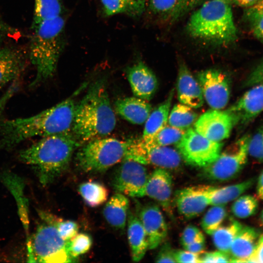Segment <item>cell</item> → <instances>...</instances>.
<instances>
[{
	"label": "cell",
	"instance_id": "6da1fadb",
	"mask_svg": "<svg viewBox=\"0 0 263 263\" xmlns=\"http://www.w3.org/2000/svg\"><path fill=\"white\" fill-rule=\"evenodd\" d=\"M73 95L30 116L0 121V150L11 149L34 137L70 132L75 104Z\"/></svg>",
	"mask_w": 263,
	"mask_h": 263
},
{
	"label": "cell",
	"instance_id": "7a4b0ae2",
	"mask_svg": "<svg viewBox=\"0 0 263 263\" xmlns=\"http://www.w3.org/2000/svg\"><path fill=\"white\" fill-rule=\"evenodd\" d=\"M116 123L105 80L98 79L75 104L71 132L81 146L107 136L113 131Z\"/></svg>",
	"mask_w": 263,
	"mask_h": 263
},
{
	"label": "cell",
	"instance_id": "3957f363",
	"mask_svg": "<svg viewBox=\"0 0 263 263\" xmlns=\"http://www.w3.org/2000/svg\"><path fill=\"white\" fill-rule=\"evenodd\" d=\"M81 145L71 131L42 137L21 150L19 158L35 170L39 182H53L68 167L75 150Z\"/></svg>",
	"mask_w": 263,
	"mask_h": 263
},
{
	"label": "cell",
	"instance_id": "277c9868",
	"mask_svg": "<svg viewBox=\"0 0 263 263\" xmlns=\"http://www.w3.org/2000/svg\"><path fill=\"white\" fill-rule=\"evenodd\" d=\"M29 57L36 70L31 88L53 77L65 45V20L62 16L32 25Z\"/></svg>",
	"mask_w": 263,
	"mask_h": 263
},
{
	"label": "cell",
	"instance_id": "5b68a950",
	"mask_svg": "<svg viewBox=\"0 0 263 263\" xmlns=\"http://www.w3.org/2000/svg\"><path fill=\"white\" fill-rule=\"evenodd\" d=\"M229 0H208L194 11L187 25L189 35L214 45L226 46L237 39Z\"/></svg>",
	"mask_w": 263,
	"mask_h": 263
},
{
	"label": "cell",
	"instance_id": "8992f818",
	"mask_svg": "<svg viewBox=\"0 0 263 263\" xmlns=\"http://www.w3.org/2000/svg\"><path fill=\"white\" fill-rule=\"evenodd\" d=\"M129 141L101 137L84 144L75 156L76 166L85 172H101L121 162Z\"/></svg>",
	"mask_w": 263,
	"mask_h": 263
},
{
	"label": "cell",
	"instance_id": "52a82bcc",
	"mask_svg": "<svg viewBox=\"0 0 263 263\" xmlns=\"http://www.w3.org/2000/svg\"><path fill=\"white\" fill-rule=\"evenodd\" d=\"M250 136L243 135L221 151L215 161L204 168V177L218 182L236 178L247 163Z\"/></svg>",
	"mask_w": 263,
	"mask_h": 263
},
{
	"label": "cell",
	"instance_id": "ba28073f",
	"mask_svg": "<svg viewBox=\"0 0 263 263\" xmlns=\"http://www.w3.org/2000/svg\"><path fill=\"white\" fill-rule=\"evenodd\" d=\"M31 244L34 262L52 263L74 261L69 253L67 241L63 240L54 225L45 221L38 227Z\"/></svg>",
	"mask_w": 263,
	"mask_h": 263
},
{
	"label": "cell",
	"instance_id": "9c48e42d",
	"mask_svg": "<svg viewBox=\"0 0 263 263\" xmlns=\"http://www.w3.org/2000/svg\"><path fill=\"white\" fill-rule=\"evenodd\" d=\"M224 144L207 139L189 128L176 144L177 150L188 164L205 168L218 157Z\"/></svg>",
	"mask_w": 263,
	"mask_h": 263
},
{
	"label": "cell",
	"instance_id": "30bf717a",
	"mask_svg": "<svg viewBox=\"0 0 263 263\" xmlns=\"http://www.w3.org/2000/svg\"><path fill=\"white\" fill-rule=\"evenodd\" d=\"M124 159L144 165H150L169 170H175L181 164L182 158L176 149L145 141L142 138L129 140Z\"/></svg>",
	"mask_w": 263,
	"mask_h": 263
},
{
	"label": "cell",
	"instance_id": "8fae6325",
	"mask_svg": "<svg viewBox=\"0 0 263 263\" xmlns=\"http://www.w3.org/2000/svg\"><path fill=\"white\" fill-rule=\"evenodd\" d=\"M121 162L113 179L114 190L132 197L145 196L149 176L145 165L131 159Z\"/></svg>",
	"mask_w": 263,
	"mask_h": 263
},
{
	"label": "cell",
	"instance_id": "7c38bea8",
	"mask_svg": "<svg viewBox=\"0 0 263 263\" xmlns=\"http://www.w3.org/2000/svg\"><path fill=\"white\" fill-rule=\"evenodd\" d=\"M238 123L237 117L228 109H212L197 119L194 129L209 140L221 142L229 136L233 128Z\"/></svg>",
	"mask_w": 263,
	"mask_h": 263
},
{
	"label": "cell",
	"instance_id": "4fadbf2b",
	"mask_svg": "<svg viewBox=\"0 0 263 263\" xmlns=\"http://www.w3.org/2000/svg\"><path fill=\"white\" fill-rule=\"evenodd\" d=\"M196 77L204 99L212 109L221 110L226 106L230 98V84L225 73L208 69L198 73Z\"/></svg>",
	"mask_w": 263,
	"mask_h": 263
},
{
	"label": "cell",
	"instance_id": "5bb4252c",
	"mask_svg": "<svg viewBox=\"0 0 263 263\" xmlns=\"http://www.w3.org/2000/svg\"><path fill=\"white\" fill-rule=\"evenodd\" d=\"M173 179L169 170L156 168L149 175L145 190V196L155 201L165 212L171 216V198Z\"/></svg>",
	"mask_w": 263,
	"mask_h": 263
},
{
	"label": "cell",
	"instance_id": "9a60e30c",
	"mask_svg": "<svg viewBox=\"0 0 263 263\" xmlns=\"http://www.w3.org/2000/svg\"><path fill=\"white\" fill-rule=\"evenodd\" d=\"M138 217L147 235L149 249L158 247L168 234L167 224L159 206L154 203L144 206Z\"/></svg>",
	"mask_w": 263,
	"mask_h": 263
},
{
	"label": "cell",
	"instance_id": "2e32d148",
	"mask_svg": "<svg viewBox=\"0 0 263 263\" xmlns=\"http://www.w3.org/2000/svg\"><path fill=\"white\" fill-rule=\"evenodd\" d=\"M174 200L178 212L187 219L200 215L209 206L204 185L189 187L177 190Z\"/></svg>",
	"mask_w": 263,
	"mask_h": 263
},
{
	"label": "cell",
	"instance_id": "e0dca14e",
	"mask_svg": "<svg viewBox=\"0 0 263 263\" xmlns=\"http://www.w3.org/2000/svg\"><path fill=\"white\" fill-rule=\"evenodd\" d=\"M127 77L135 96L150 100L154 95L158 81L151 70L142 61H139L128 67Z\"/></svg>",
	"mask_w": 263,
	"mask_h": 263
},
{
	"label": "cell",
	"instance_id": "ac0fdd59",
	"mask_svg": "<svg viewBox=\"0 0 263 263\" xmlns=\"http://www.w3.org/2000/svg\"><path fill=\"white\" fill-rule=\"evenodd\" d=\"M177 80L179 101L193 109L201 107L204 101L201 86L183 61L179 63Z\"/></svg>",
	"mask_w": 263,
	"mask_h": 263
},
{
	"label": "cell",
	"instance_id": "d6986e66",
	"mask_svg": "<svg viewBox=\"0 0 263 263\" xmlns=\"http://www.w3.org/2000/svg\"><path fill=\"white\" fill-rule=\"evenodd\" d=\"M229 110L235 114L238 123H249L263 111V83L251 86Z\"/></svg>",
	"mask_w": 263,
	"mask_h": 263
},
{
	"label": "cell",
	"instance_id": "ffe728a7",
	"mask_svg": "<svg viewBox=\"0 0 263 263\" xmlns=\"http://www.w3.org/2000/svg\"><path fill=\"white\" fill-rule=\"evenodd\" d=\"M259 232L255 228L243 226L234 239L229 255L231 263H248L256 246Z\"/></svg>",
	"mask_w": 263,
	"mask_h": 263
},
{
	"label": "cell",
	"instance_id": "44dd1931",
	"mask_svg": "<svg viewBox=\"0 0 263 263\" xmlns=\"http://www.w3.org/2000/svg\"><path fill=\"white\" fill-rule=\"evenodd\" d=\"M23 54L11 47L0 50V89L7 84L19 79L25 67Z\"/></svg>",
	"mask_w": 263,
	"mask_h": 263
},
{
	"label": "cell",
	"instance_id": "7402d4cb",
	"mask_svg": "<svg viewBox=\"0 0 263 263\" xmlns=\"http://www.w3.org/2000/svg\"><path fill=\"white\" fill-rule=\"evenodd\" d=\"M115 109L118 114L128 122L141 125L145 123L152 109L147 100L135 96L117 100Z\"/></svg>",
	"mask_w": 263,
	"mask_h": 263
},
{
	"label": "cell",
	"instance_id": "603a6c76",
	"mask_svg": "<svg viewBox=\"0 0 263 263\" xmlns=\"http://www.w3.org/2000/svg\"><path fill=\"white\" fill-rule=\"evenodd\" d=\"M255 177L242 182L222 187L204 185L209 205H225L234 201L250 188L255 183Z\"/></svg>",
	"mask_w": 263,
	"mask_h": 263
},
{
	"label": "cell",
	"instance_id": "cb8c5ba5",
	"mask_svg": "<svg viewBox=\"0 0 263 263\" xmlns=\"http://www.w3.org/2000/svg\"><path fill=\"white\" fill-rule=\"evenodd\" d=\"M128 219L127 235L132 259L139 262L149 249L145 230L138 216L130 213Z\"/></svg>",
	"mask_w": 263,
	"mask_h": 263
},
{
	"label": "cell",
	"instance_id": "d4e9b609",
	"mask_svg": "<svg viewBox=\"0 0 263 263\" xmlns=\"http://www.w3.org/2000/svg\"><path fill=\"white\" fill-rule=\"evenodd\" d=\"M129 207L128 198L123 194L116 192L106 203L103 210V216L112 226L123 229L127 221Z\"/></svg>",
	"mask_w": 263,
	"mask_h": 263
},
{
	"label": "cell",
	"instance_id": "484cf974",
	"mask_svg": "<svg viewBox=\"0 0 263 263\" xmlns=\"http://www.w3.org/2000/svg\"><path fill=\"white\" fill-rule=\"evenodd\" d=\"M174 90L170 91L168 97L151 112L145 122L142 138L150 142L155 135L166 125L168 120Z\"/></svg>",
	"mask_w": 263,
	"mask_h": 263
},
{
	"label": "cell",
	"instance_id": "4316f807",
	"mask_svg": "<svg viewBox=\"0 0 263 263\" xmlns=\"http://www.w3.org/2000/svg\"><path fill=\"white\" fill-rule=\"evenodd\" d=\"M106 16L124 14L132 18L141 16L145 9L146 0H100Z\"/></svg>",
	"mask_w": 263,
	"mask_h": 263
},
{
	"label": "cell",
	"instance_id": "83f0119b",
	"mask_svg": "<svg viewBox=\"0 0 263 263\" xmlns=\"http://www.w3.org/2000/svg\"><path fill=\"white\" fill-rule=\"evenodd\" d=\"M211 234L214 245L217 250L229 254L232 243L243 227L242 224L233 218H229Z\"/></svg>",
	"mask_w": 263,
	"mask_h": 263
},
{
	"label": "cell",
	"instance_id": "f1b7e54d",
	"mask_svg": "<svg viewBox=\"0 0 263 263\" xmlns=\"http://www.w3.org/2000/svg\"><path fill=\"white\" fill-rule=\"evenodd\" d=\"M78 192L86 205L97 207L104 204L108 198V190L102 183L89 181L81 184Z\"/></svg>",
	"mask_w": 263,
	"mask_h": 263
},
{
	"label": "cell",
	"instance_id": "f546056e",
	"mask_svg": "<svg viewBox=\"0 0 263 263\" xmlns=\"http://www.w3.org/2000/svg\"><path fill=\"white\" fill-rule=\"evenodd\" d=\"M32 25L62 16L63 6L61 0H35Z\"/></svg>",
	"mask_w": 263,
	"mask_h": 263
},
{
	"label": "cell",
	"instance_id": "4dcf8cb0",
	"mask_svg": "<svg viewBox=\"0 0 263 263\" xmlns=\"http://www.w3.org/2000/svg\"><path fill=\"white\" fill-rule=\"evenodd\" d=\"M197 118V114L193 108L181 103L173 106L168 122L171 126L186 130L195 122Z\"/></svg>",
	"mask_w": 263,
	"mask_h": 263
},
{
	"label": "cell",
	"instance_id": "1f68e13d",
	"mask_svg": "<svg viewBox=\"0 0 263 263\" xmlns=\"http://www.w3.org/2000/svg\"><path fill=\"white\" fill-rule=\"evenodd\" d=\"M39 215L42 220L54 225L61 237L69 241L78 233V225L75 221L64 220L51 213L41 211Z\"/></svg>",
	"mask_w": 263,
	"mask_h": 263
},
{
	"label": "cell",
	"instance_id": "d6a6232c",
	"mask_svg": "<svg viewBox=\"0 0 263 263\" xmlns=\"http://www.w3.org/2000/svg\"><path fill=\"white\" fill-rule=\"evenodd\" d=\"M227 217L224 205L212 206L202 219L201 225L207 234H211L223 223Z\"/></svg>",
	"mask_w": 263,
	"mask_h": 263
},
{
	"label": "cell",
	"instance_id": "836d02e7",
	"mask_svg": "<svg viewBox=\"0 0 263 263\" xmlns=\"http://www.w3.org/2000/svg\"><path fill=\"white\" fill-rule=\"evenodd\" d=\"M259 202L255 196L246 194L241 195L233 203L231 210L237 218L245 219L255 214L258 209Z\"/></svg>",
	"mask_w": 263,
	"mask_h": 263
},
{
	"label": "cell",
	"instance_id": "e575fe53",
	"mask_svg": "<svg viewBox=\"0 0 263 263\" xmlns=\"http://www.w3.org/2000/svg\"><path fill=\"white\" fill-rule=\"evenodd\" d=\"M185 132V130L167 125L150 143L161 146L176 144L181 140Z\"/></svg>",
	"mask_w": 263,
	"mask_h": 263
},
{
	"label": "cell",
	"instance_id": "d590c367",
	"mask_svg": "<svg viewBox=\"0 0 263 263\" xmlns=\"http://www.w3.org/2000/svg\"><path fill=\"white\" fill-rule=\"evenodd\" d=\"M243 19L254 36L263 43V11L252 7L246 8Z\"/></svg>",
	"mask_w": 263,
	"mask_h": 263
},
{
	"label": "cell",
	"instance_id": "8d00e7d4",
	"mask_svg": "<svg viewBox=\"0 0 263 263\" xmlns=\"http://www.w3.org/2000/svg\"><path fill=\"white\" fill-rule=\"evenodd\" d=\"M93 240L91 236L85 233H77L70 241H67L69 253L74 259L87 253L91 248Z\"/></svg>",
	"mask_w": 263,
	"mask_h": 263
},
{
	"label": "cell",
	"instance_id": "74e56055",
	"mask_svg": "<svg viewBox=\"0 0 263 263\" xmlns=\"http://www.w3.org/2000/svg\"><path fill=\"white\" fill-rule=\"evenodd\" d=\"M248 154L257 161L263 162V125L251 136L248 145Z\"/></svg>",
	"mask_w": 263,
	"mask_h": 263
},
{
	"label": "cell",
	"instance_id": "f35d334b",
	"mask_svg": "<svg viewBox=\"0 0 263 263\" xmlns=\"http://www.w3.org/2000/svg\"><path fill=\"white\" fill-rule=\"evenodd\" d=\"M206 0H177L175 6L169 15L171 21H174L184 16Z\"/></svg>",
	"mask_w": 263,
	"mask_h": 263
},
{
	"label": "cell",
	"instance_id": "ab89813d",
	"mask_svg": "<svg viewBox=\"0 0 263 263\" xmlns=\"http://www.w3.org/2000/svg\"><path fill=\"white\" fill-rule=\"evenodd\" d=\"M177 0H150V8L153 13L160 15H170Z\"/></svg>",
	"mask_w": 263,
	"mask_h": 263
},
{
	"label": "cell",
	"instance_id": "60d3db41",
	"mask_svg": "<svg viewBox=\"0 0 263 263\" xmlns=\"http://www.w3.org/2000/svg\"><path fill=\"white\" fill-rule=\"evenodd\" d=\"M204 238V234L199 228L189 225L184 229L181 236L180 242L183 246H184L194 241Z\"/></svg>",
	"mask_w": 263,
	"mask_h": 263
},
{
	"label": "cell",
	"instance_id": "b9f144b4",
	"mask_svg": "<svg viewBox=\"0 0 263 263\" xmlns=\"http://www.w3.org/2000/svg\"><path fill=\"white\" fill-rule=\"evenodd\" d=\"M200 263H229L231 259L228 253L217 250L204 252L200 255Z\"/></svg>",
	"mask_w": 263,
	"mask_h": 263
},
{
	"label": "cell",
	"instance_id": "7bdbcfd3",
	"mask_svg": "<svg viewBox=\"0 0 263 263\" xmlns=\"http://www.w3.org/2000/svg\"><path fill=\"white\" fill-rule=\"evenodd\" d=\"M175 250L169 243H165L161 246L155 262L156 263H176L174 257Z\"/></svg>",
	"mask_w": 263,
	"mask_h": 263
},
{
	"label": "cell",
	"instance_id": "ee69618b",
	"mask_svg": "<svg viewBox=\"0 0 263 263\" xmlns=\"http://www.w3.org/2000/svg\"><path fill=\"white\" fill-rule=\"evenodd\" d=\"M200 255L187 250H175L174 257L176 263H200Z\"/></svg>",
	"mask_w": 263,
	"mask_h": 263
},
{
	"label": "cell",
	"instance_id": "f6af8a7d",
	"mask_svg": "<svg viewBox=\"0 0 263 263\" xmlns=\"http://www.w3.org/2000/svg\"><path fill=\"white\" fill-rule=\"evenodd\" d=\"M263 83V59L249 74L244 83L245 86L251 87Z\"/></svg>",
	"mask_w": 263,
	"mask_h": 263
},
{
	"label": "cell",
	"instance_id": "bcb514c9",
	"mask_svg": "<svg viewBox=\"0 0 263 263\" xmlns=\"http://www.w3.org/2000/svg\"><path fill=\"white\" fill-rule=\"evenodd\" d=\"M19 78L13 81L8 89L0 97V115L3 112L8 102L19 89Z\"/></svg>",
	"mask_w": 263,
	"mask_h": 263
},
{
	"label": "cell",
	"instance_id": "7dc6e473",
	"mask_svg": "<svg viewBox=\"0 0 263 263\" xmlns=\"http://www.w3.org/2000/svg\"><path fill=\"white\" fill-rule=\"evenodd\" d=\"M248 263H263V234L260 236L255 249Z\"/></svg>",
	"mask_w": 263,
	"mask_h": 263
},
{
	"label": "cell",
	"instance_id": "c3c4849f",
	"mask_svg": "<svg viewBox=\"0 0 263 263\" xmlns=\"http://www.w3.org/2000/svg\"><path fill=\"white\" fill-rule=\"evenodd\" d=\"M183 247L187 250L201 255L204 252L206 248L205 238L194 241Z\"/></svg>",
	"mask_w": 263,
	"mask_h": 263
},
{
	"label": "cell",
	"instance_id": "681fc988",
	"mask_svg": "<svg viewBox=\"0 0 263 263\" xmlns=\"http://www.w3.org/2000/svg\"><path fill=\"white\" fill-rule=\"evenodd\" d=\"M260 0H229L231 4L248 8L255 6Z\"/></svg>",
	"mask_w": 263,
	"mask_h": 263
},
{
	"label": "cell",
	"instance_id": "f907efd6",
	"mask_svg": "<svg viewBox=\"0 0 263 263\" xmlns=\"http://www.w3.org/2000/svg\"><path fill=\"white\" fill-rule=\"evenodd\" d=\"M256 193L258 198L263 200V170H262L257 179Z\"/></svg>",
	"mask_w": 263,
	"mask_h": 263
},
{
	"label": "cell",
	"instance_id": "816d5d0a",
	"mask_svg": "<svg viewBox=\"0 0 263 263\" xmlns=\"http://www.w3.org/2000/svg\"><path fill=\"white\" fill-rule=\"evenodd\" d=\"M252 8L258 10L263 11V0H260L257 4Z\"/></svg>",
	"mask_w": 263,
	"mask_h": 263
},
{
	"label": "cell",
	"instance_id": "f5cc1de1",
	"mask_svg": "<svg viewBox=\"0 0 263 263\" xmlns=\"http://www.w3.org/2000/svg\"><path fill=\"white\" fill-rule=\"evenodd\" d=\"M9 30V28L4 23L0 21V33H3Z\"/></svg>",
	"mask_w": 263,
	"mask_h": 263
},
{
	"label": "cell",
	"instance_id": "db71d44e",
	"mask_svg": "<svg viewBox=\"0 0 263 263\" xmlns=\"http://www.w3.org/2000/svg\"><path fill=\"white\" fill-rule=\"evenodd\" d=\"M260 221L262 224L263 225V209L262 210L260 214Z\"/></svg>",
	"mask_w": 263,
	"mask_h": 263
},
{
	"label": "cell",
	"instance_id": "11a10c76",
	"mask_svg": "<svg viewBox=\"0 0 263 263\" xmlns=\"http://www.w3.org/2000/svg\"><path fill=\"white\" fill-rule=\"evenodd\" d=\"M3 39V34L2 33H0V46L2 43Z\"/></svg>",
	"mask_w": 263,
	"mask_h": 263
},
{
	"label": "cell",
	"instance_id": "9f6ffc18",
	"mask_svg": "<svg viewBox=\"0 0 263 263\" xmlns=\"http://www.w3.org/2000/svg\"></svg>",
	"mask_w": 263,
	"mask_h": 263
}]
</instances>
